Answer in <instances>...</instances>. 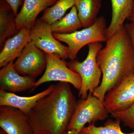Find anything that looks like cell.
Wrapping results in <instances>:
<instances>
[{
    "instance_id": "obj_1",
    "label": "cell",
    "mask_w": 134,
    "mask_h": 134,
    "mask_svg": "<svg viewBox=\"0 0 134 134\" xmlns=\"http://www.w3.org/2000/svg\"><path fill=\"white\" fill-rule=\"evenodd\" d=\"M97 61L103 77L93 95L103 103L108 91L134 72L133 47L125 25L107 40Z\"/></svg>"
},
{
    "instance_id": "obj_2",
    "label": "cell",
    "mask_w": 134,
    "mask_h": 134,
    "mask_svg": "<svg viewBox=\"0 0 134 134\" xmlns=\"http://www.w3.org/2000/svg\"><path fill=\"white\" fill-rule=\"evenodd\" d=\"M77 102L69 83L60 82L27 115L34 133L65 134Z\"/></svg>"
},
{
    "instance_id": "obj_3",
    "label": "cell",
    "mask_w": 134,
    "mask_h": 134,
    "mask_svg": "<svg viewBox=\"0 0 134 134\" xmlns=\"http://www.w3.org/2000/svg\"><path fill=\"white\" fill-rule=\"evenodd\" d=\"M88 46V52L83 61L74 59L66 63L70 69L79 74L81 78V86L78 95L81 99H86L88 92L93 93L98 87L102 74L97 61L99 51L103 48L102 43H92Z\"/></svg>"
},
{
    "instance_id": "obj_4",
    "label": "cell",
    "mask_w": 134,
    "mask_h": 134,
    "mask_svg": "<svg viewBox=\"0 0 134 134\" xmlns=\"http://www.w3.org/2000/svg\"><path fill=\"white\" fill-rule=\"evenodd\" d=\"M106 20L103 16L98 17L90 27L68 34L53 33L59 41L67 44L69 50V58L75 59L79 51L85 46L96 42H105L107 39L105 35Z\"/></svg>"
},
{
    "instance_id": "obj_5",
    "label": "cell",
    "mask_w": 134,
    "mask_h": 134,
    "mask_svg": "<svg viewBox=\"0 0 134 134\" xmlns=\"http://www.w3.org/2000/svg\"><path fill=\"white\" fill-rule=\"evenodd\" d=\"M108 114L103 102L93 93H89L86 99L77 102L67 131L75 130L79 132L86 123L90 125L104 120L108 117Z\"/></svg>"
},
{
    "instance_id": "obj_6",
    "label": "cell",
    "mask_w": 134,
    "mask_h": 134,
    "mask_svg": "<svg viewBox=\"0 0 134 134\" xmlns=\"http://www.w3.org/2000/svg\"><path fill=\"white\" fill-rule=\"evenodd\" d=\"M45 54L47 66L44 73L36 81L35 86L31 91L42 84L50 81L70 83L79 91L81 86L82 79L79 74L70 69L57 54Z\"/></svg>"
},
{
    "instance_id": "obj_7",
    "label": "cell",
    "mask_w": 134,
    "mask_h": 134,
    "mask_svg": "<svg viewBox=\"0 0 134 134\" xmlns=\"http://www.w3.org/2000/svg\"><path fill=\"white\" fill-rule=\"evenodd\" d=\"M30 36L36 46L45 53L55 54L63 60L69 58L68 47L54 37L51 25L40 18L30 30Z\"/></svg>"
},
{
    "instance_id": "obj_8",
    "label": "cell",
    "mask_w": 134,
    "mask_h": 134,
    "mask_svg": "<svg viewBox=\"0 0 134 134\" xmlns=\"http://www.w3.org/2000/svg\"><path fill=\"white\" fill-rule=\"evenodd\" d=\"M46 66L45 53L37 47L32 40L26 44L14 63L15 69L18 74L34 78L41 74Z\"/></svg>"
},
{
    "instance_id": "obj_9",
    "label": "cell",
    "mask_w": 134,
    "mask_h": 134,
    "mask_svg": "<svg viewBox=\"0 0 134 134\" xmlns=\"http://www.w3.org/2000/svg\"><path fill=\"white\" fill-rule=\"evenodd\" d=\"M134 103V72L108 91L104 105L109 113L125 110Z\"/></svg>"
},
{
    "instance_id": "obj_10",
    "label": "cell",
    "mask_w": 134,
    "mask_h": 134,
    "mask_svg": "<svg viewBox=\"0 0 134 134\" xmlns=\"http://www.w3.org/2000/svg\"><path fill=\"white\" fill-rule=\"evenodd\" d=\"M0 127L7 134H34L27 115L12 107H0Z\"/></svg>"
},
{
    "instance_id": "obj_11",
    "label": "cell",
    "mask_w": 134,
    "mask_h": 134,
    "mask_svg": "<svg viewBox=\"0 0 134 134\" xmlns=\"http://www.w3.org/2000/svg\"><path fill=\"white\" fill-rule=\"evenodd\" d=\"M35 78L19 74L11 62L0 70V90L9 92H22L32 90L36 83Z\"/></svg>"
},
{
    "instance_id": "obj_12",
    "label": "cell",
    "mask_w": 134,
    "mask_h": 134,
    "mask_svg": "<svg viewBox=\"0 0 134 134\" xmlns=\"http://www.w3.org/2000/svg\"><path fill=\"white\" fill-rule=\"evenodd\" d=\"M58 0H24L21 11L15 17L18 31L23 28L31 30L36 23L40 13L49 6L53 5Z\"/></svg>"
},
{
    "instance_id": "obj_13",
    "label": "cell",
    "mask_w": 134,
    "mask_h": 134,
    "mask_svg": "<svg viewBox=\"0 0 134 134\" xmlns=\"http://www.w3.org/2000/svg\"><path fill=\"white\" fill-rule=\"evenodd\" d=\"M54 87V85H50L43 91L30 97H21L12 92L0 90V106L15 107L27 115L38 101L50 94Z\"/></svg>"
},
{
    "instance_id": "obj_14",
    "label": "cell",
    "mask_w": 134,
    "mask_h": 134,
    "mask_svg": "<svg viewBox=\"0 0 134 134\" xmlns=\"http://www.w3.org/2000/svg\"><path fill=\"white\" fill-rule=\"evenodd\" d=\"M30 30L23 28L15 36L5 41L0 53V67L14 62L21 54L27 44L31 41Z\"/></svg>"
},
{
    "instance_id": "obj_15",
    "label": "cell",
    "mask_w": 134,
    "mask_h": 134,
    "mask_svg": "<svg viewBox=\"0 0 134 134\" xmlns=\"http://www.w3.org/2000/svg\"><path fill=\"white\" fill-rule=\"evenodd\" d=\"M111 4V19L105 30L107 40L124 26L132 10L133 0H110Z\"/></svg>"
},
{
    "instance_id": "obj_16",
    "label": "cell",
    "mask_w": 134,
    "mask_h": 134,
    "mask_svg": "<svg viewBox=\"0 0 134 134\" xmlns=\"http://www.w3.org/2000/svg\"><path fill=\"white\" fill-rule=\"evenodd\" d=\"M11 9L9 5L4 1H1L0 5V47H3L5 41L15 36L18 32L16 28L15 18L14 14L9 11Z\"/></svg>"
},
{
    "instance_id": "obj_17",
    "label": "cell",
    "mask_w": 134,
    "mask_h": 134,
    "mask_svg": "<svg viewBox=\"0 0 134 134\" xmlns=\"http://www.w3.org/2000/svg\"><path fill=\"white\" fill-rule=\"evenodd\" d=\"M82 27H90L97 18L102 0H77L75 5Z\"/></svg>"
},
{
    "instance_id": "obj_18",
    "label": "cell",
    "mask_w": 134,
    "mask_h": 134,
    "mask_svg": "<svg viewBox=\"0 0 134 134\" xmlns=\"http://www.w3.org/2000/svg\"><path fill=\"white\" fill-rule=\"evenodd\" d=\"M53 33L68 34L82 27L76 7L74 6L64 17L51 25Z\"/></svg>"
},
{
    "instance_id": "obj_19",
    "label": "cell",
    "mask_w": 134,
    "mask_h": 134,
    "mask_svg": "<svg viewBox=\"0 0 134 134\" xmlns=\"http://www.w3.org/2000/svg\"><path fill=\"white\" fill-rule=\"evenodd\" d=\"M77 0H58L54 5L46 10L40 18L50 25L62 18L66 12L75 6Z\"/></svg>"
},
{
    "instance_id": "obj_20",
    "label": "cell",
    "mask_w": 134,
    "mask_h": 134,
    "mask_svg": "<svg viewBox=\"0 0 134 134\" xmlns=\"http://www.w3.org/2000/svg\"><path fill=\"white\" fill-rule=\"evenodd\" d=\"M119 120H107L102 126L97 127L95 123L84 127L78 132V134H134V132L130 133H124L120 126Z\"/></svg>"
},
{
    "instance_id": "obj_21",
    "label": "cell",
    "mask_w": 134,
    "mask_h": 134,
    "mask_svg": "<svg viewBox=\"0 0 134 134\" xmlns=\"http://www.w3.org/2000/svg\"><path fill=\"white\" fill-rule=\"evenodd\" d=\"M110 114L112 117L123 122L125 126L134 130V103L125 110Z\"/></svg>"
},
{
    "instance_id": "obj_22",
    "label": "cell",
    "mask_w": 134,
    "mask_h": 134,
    "mask_svg": "<svg viewBox=\"0 0 134 134\" xmlns=\"http://www.w3.org/2000/svg\"><path fill=\"white\" fill-rule=\"evenodd\" d=\"M10 6L13 11V14L16 16L18 10L20 5L21 4L22 0H4Z\"/></svg>"
},
{
    "instance_id": "obj_23",
    "label": "cell",
    "mask_w": 134,
    "mask_h": 134,
    "mask_svg": "<svg viewBox=\"0 0 134 134\" xmlns=\"http://www.w3.org/2000/svg\"><path fill=\"white\" fill-rule=\"evenodd\" d=\"M125 25L132 41L134 51V23L130 22Z\"/></svg>"
},
{
    "instance_id": "obj_24",
    "label": "cell",
    "mask_w": 134,
    "mask_h": 134,
    "mask_svg": "<svg viewBox=\"0 0 134 134\" xmlns=\"http://www.w3.org/2000/svg\"><path fill=\"white\" fill-rule=\"evenodd\" d=\"M128 19H129L130 22L134 23V0H133V2L132 10H131V13H130V15L129 17L128 18Z\"/></svg>"
},
{
    "instance_id": "obj_25",
    "label": "cell",
    "mask_w": 134,
    "mask_h": 134,
    "mask_svg": "<svg viewBox=\"0 0 134 134\" xmlns=\"http://www.w3.org/2000/svg\"><path fill=\"white\" fill-rule=\"evenodd\" d=\"M65 134H78V132L75 130L67 131Z\"/></svg>"
},
{
    "instance_id": "obj_26",
    "label": "cell",
    "mask_w": 134,
    "mask_h": 134,
    "mask_svg": "<svg viewBox=\"0 0 134 134\" xmlns=\"http://www.w3.org/2000/svg\"><path fill=\"white\" fill-rule=\"evenodd\" d=\"M0 134H7L6 133V132L3 130L2 129H1L0 130Z\"/></svg>"
},
{
    "instance_id": "obj_27",
    "label": "cell",
    "mask_w": 134,
    "mask_h": 134,
    "mask_svg": "<svg viewBox=\"0 0 134 134\" xmlns=\"http://www.w3.org/2000/svg\"><path fill=\"white\" fill-rule=\"evenodd\" d=\"M34 134H47L46 133H42V132H38V133H34Z\"/></svg>"
}]
</instances>
